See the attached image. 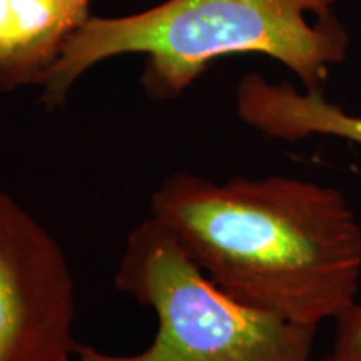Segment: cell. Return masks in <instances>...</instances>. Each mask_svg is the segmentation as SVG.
I'll return each mask as SVG.
<instances>
[{
  "label": "cell",
  "instance_id": "cell-1",
  "mask_svg": "<svg viewBox=\"0 0 361 361\" xmlns=\"http://www.w3.org/2000/svg\"><path fill=\"white\" fill-rule=\"evenodd\" d=\"M151 216L218 286L252 308L318 328L356 303L361 224L340 189L291 176L166 178Z\"/></svg>",
  "mask_w": 361,
  "mask_h": 361
},
{
  "label": "cell",
  "instance_id": "cell-2",
  "mask_svg": "<svg viewBox=\"0 0 361 361\" xmlns=\"http://www.w3.org/2000/svg\"><path fill=\"white\" fill-rule=\"evenodd\" d=\"M336 0H169L124 19H87L45 72L44 102L56 106L99 61L149 56L142 84L156 99L176 97L209 62L231 54H264L290 67L306 90H322L329 66L348 52Z\"/></svg>",
  "mask_w": 361,
  "mask_h": 361
},
{
  "label": "cell",
  "instance_id": "cell-3",
  "mask_svg": "<svg viewBox=\"0 0 361 361\" xmlns=\"http://www.w3.org/2000/svg\"><path fill=\"white\" fill-rule=\"evenodd\" d=\"M114 283L121 293L154 311V340L135 355L78 345L79 361L311 360L314 326L288 322L228 295L154 216L130 231Z\"/></svg>",
  "mask_w": 361,
  "mask_h": 361
},
{
  "label": "cell",
  "instance_id": "cell-4",
  "mask_svg": "<svg viewBox=\"0 0 361 361\" xmlns=\"http://www.w3.org/2000/svg\"><path fill=\"white\" fill-rule=\"evenodd\" d=\"M75 284L57 239L0 191V361H71Z\"/></svg>",
  "mask_w": 361,
  "mask_h": 361
},
{
  "label": "cell",
  "instance_id": "cell-5",
  "mask_svg": "<svg viewBox=\"0 0 361 361\" xmlns=\"http://www.w3.org/2000/svg\"><path fill=\"white\" fill-rule=\"evenodd\" d=\"M87 7L89 0H0V89L42 82L87 22Z\"/></svg>",
  "mask_w": 361,
  "mask_h": 361
},
{
  "label": "cell",
  "instance_id": "cell-6",
  "mask_svg": "<svg viewBox=\"0 0 361 361\" xmlns=\"http://www.w3.org/2000/svg\"><path fill=\"white\" fill-rule=\"evenodd\" d=\"M238 114L269 137L298 141L313 134L335 135L361 146V114L328 102L322 90L300 92L250 74L238 85Z\"/></svg>",
  "mask_w": 361,
  "mask_h": 361
},
{
  "label": "cell",
  "instance_id": "cell-7",
  "mask_svg": "<svg viewBox=\"0 0 361 361\" xmlns=\"http://www.w3.org/2000/svg\"><path fill=\"white\" fill-rule=\"evenodd\" d=\"M336 323L335 343L323 361H361V305L355 303Z\"/></svg>",
  "mask_w": 361,
  "mask_h": 361
}]
</instances>
